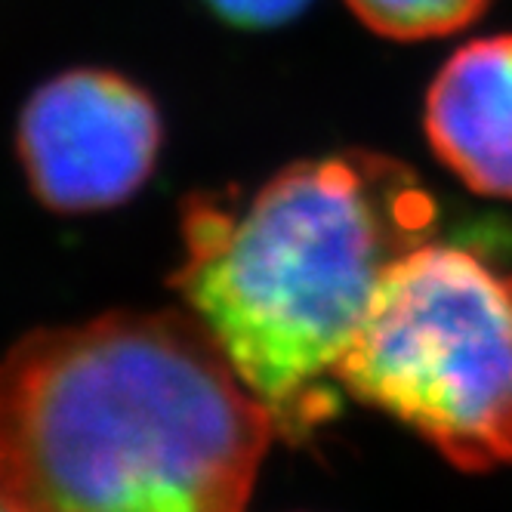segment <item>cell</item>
I'll return each mask as SVG.
<instances>
[{"label": "cell", "instance_id": "6da1fadb", "mask_svg": "<svg viewBox=\"0 0 512 512\" xmlns=\"http://www.w3.org/2000/svg\"><path fill=\"white\" fill-rule=\"evenodd\" d=\"M275 423L189 312H112L0 361V472L31 512H244Z\"/></svg>", "mask_w": 512, "mask_h": 512}, {"label": "cell", "instance_id": "7a4b0ae2", "mask_svg": "<svg viewBox=\"0 0 512 512\" xmlns=\"http://www.w3.org/2000/svg\"><path fill=\"white\" fill-rule=\"evenodd\" d=\"M432 226V195L395 158L300 161L253 198L189 201L176 287L275 432L300 445L334 420L340 361L386 272Z\"/></svg>", "mask_w": 512, "mask_h": 512}, {"label": "cell", "instance_id": "3957f363", "mask_svg": "<svg viewBox=\"0 0 512 512\" xmlns=\"http://www.w3.org/2000/svg\"><path fill=\"white\" fill-rule=\"evenodd\" d=\"M337 377L460 469L512 463V272L457 247L411 250L386 272Z\"/></svg>", "mask_w": 512, "mask_h": 512}, {"label": "cell", "instance_id": "277c9868", "mask_svg": "<svg viewBox=\"0 0 512 512\" xmlns=\"http://www.w3.org/2000/svg\"><path fill=\"white\" fill-rule=\"evenodd\" d=\"M161 149L155 102L112 71H68L34 93L19 155L38 198L65 213L127 201Z\"/></svg>", "mask_w": 512, "mask_h": 512}, {"label": "cell", "instance_id": "5b68a950", "mask_svg": "<svg viewBox=\"0 0 512 512\" xmlns=\"http://www.w3.org/2000/svg\"><path fill=\"white\" fill-rule=\"evenodd\" d=\"M426 133L472 192L512 198V34L451 56L426 99Z\"/></svg>", "mask_w": 512, "mask_h": 512}, {"label": "cell", "instance_id": "8992f818", "mask_svg": "<svg viewBox=\"0 0 512 512\" xmlns=\"http://www.w3.org/2000/svg\"><path fill=\"white\" fill-rule=\"evenodd\" d=\"M355 16L395 41L438 38L466 28L488 0H349Z\"/></svg>", "mask_w": 512, "mask_h": 512}, {"label": "cell", "instance_id": "52a82bcc", "mask_svg": "<svg viewBox=\"0 0 512 512\" xmlns=\"http://www.w3.org/2000/svg\"><path fill=\"white\" fill-rule=\"evenodd\" d=\"M216 16L238 28H272L294 19L309 0H207Z\"/></svg>", "mask_w": 512, "mask_h": 512}, {"label": "cell", "instance_id": "ba28073f", "mask_svg": "<svg viewBox=\"0 0 512 512\" xmlns=\"http://www.w3.org/2000/svg\"><path fill=\"white\" fill-rule=\"evenodd\" d=\"M0 512H31V509L13 494V488H10L7 479H4V472H0Z\"/></svg>", "mask_w": 512, "mask_h": 512}]
</instances>
